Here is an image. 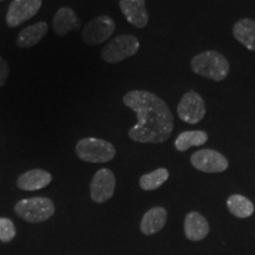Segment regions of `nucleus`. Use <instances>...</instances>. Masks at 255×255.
Segmentation results:
<instances>
[{"label":"nucleus","mask_w":255,"mask_h":255,"mask_svg":"<svg viewBox=\"0 0 255 255\" xmlns=\"http://www.w3.org/2000/svg\"><path fill=\"white\" fill-rule=\"evenodd\" d=\"M116 180L115 175L109 169H101L92 177L90 183V196L97 203L107 202L113 197Z\"/></svg>","instance_id":"9d476101"},{"label":"nucleus","mask_w":255,"mask_h":255,"mask_svg":"<svg viewBox=\"0 0 255 255\" xmlns=\"http://www.w3.org/2000/svg\"><path fill=\"white\" fill-rule=\"evenodd\" d=\"M233 36L247 50L255 52V21L245 18L233 26Z\"/></svg>","instance_id":"dca6fc26"},{"label":"nucleus","mask_w":255,"mask_h":255,"mask_svg":"<svg viewBox=\"0 0 255 255\" xmlns=\"http://www.w3.org/2000/svg\"><path fill=\"white\" fill-rule=\"evenodd\" d=\"M17 234L15 226L12 220L7 218H0V241H12Z\"/></svg>","instance_id":"412c9836"},{"label":"nucleus","mask_w":255,"mask_h":255,"mask_svg":"<svg viewBox=\"0 0 255 255\" xmlns=\"http://www.w3.org/2000/svg\"><path fill=\"white\" fill-rule=\"evenodd\" d=\"M208 141V133L202 130L184 131L177 136L175 141V148L178 151H187L191 146H201Z\"/></svg>","instance_id":"a211bd4d"},{"label":"nucleus","mask_w":255,"mask_h":255,"mask_svg":"<svg viewBox=\"0 0 255 255\" xmlns=\"http://www.w3.org/2000/svg\"><path fill=\"white\" fill-rule=\"evenodd\" d=\"M206 111L205 101L195 91L186 92L177 105V114L180 119L189 124H196L202 121Z\"/></svg>","instance_id":"0eeeda50"},{"label":"nucleus","mask_w":255,"mask_h":255,"mask_svg":"<svg viewBox=\"0 0 255 255\" xmlns=\"http://www.w3.org/2000/svg\"><path fill=\"white\" fill-rule=\"evenodd\" d=\"M190 162L194 168L203 173H222L228 168L227 158L212 149H202L194 152Z\"/></svg>","instance_id":"6e6552de"},{"label":"nucleus","mask_w":255,"mask_h":255,"mask_svg":"<svg viewBox=\"0 0 255 255\" xmlns=\"http://www.w3.org/2000/svg\"><path fill=\"white\" fill-rule=\"evenodd\" d=\"M123 103L137 115V123L129 137L138 143H163L174 129V116L168 104L158 96L145 90H132L124 95Z\"/></svg>","instance_id":"f257e3e1"},{"label":"nucleus","mask_w":255,"mask_h":255,"mask_svg":"<svg viewBox=\"0 0 255 255\" xmlns=\"http://www.w3.org/2000/svg\"><path fill=\"white\" fill-rule=\"evenodd\" d=\"M0 1H4V0H0Z\"/></svg>","instance_id":"5701e85b"},{"label":"nucleus","mask_w":255,"mask_h":255,"mask_svg":"<svg viewBox=\"0 0 255 255\" xmlns=\"http://www.w3.org/2000/svg\"><path fill=\"white\" fill-rule=\"evenodd\" d=\"M9 75V68H8V63L0 57V87L5 84L6 81H7Z\"/></svg>","instance_id":"4be33fe9"},{"label":"nucleus","mask_w":255,"mask_h":255,"mask_svg":"<svg viewBox=\"0 0 255 255\" xmlns=\"http://www.w3.org/2000/svg\"><path fill=\"white\" fill-rule=\"evenodd\" d=\"M115 31L114 20L108 15H100L92 19L83 28L82 39L89 46L100 45L113 36Z\"/></svg>","instance_id":"423d86ee"},{"label":"nucleus","mask_w":255,"mask_h":255,"mask_svg":"<svg viewBox=\"0 0 255 255\" xmlns=\"http://www.w3.org/2000/svg\"><path fill=\"white\" fill-rule=\"evenodd\" d=\"M76 154L82 161L90 163H105L115 157L116 150L111 143L104 139L83 138L76 145Z\"/></svg>","instance_id":"7ed1b4c3"},{"label":"nucleus","mask_w":255,"mask_h":255,"mask_svg":"<svg viewBox=\"0 0 255 255\" xmlns=\"http://www.w3.org/2000/svg\"><path fill=\"white\" fill-rule=\"evenodd\" d=\"M191 70L196 75L215 82H221L229 73L227 58L218 51H205L194 56L190 62Z\"/></svg>","instance_id":"f03ea898"},{"label":"nucleus","mask_w":255,"mask_h":255,"mask_svg":"<svg viewBox=\"0 0 255 255\" xmlns=\"http://www.w3.org/2000/svg\"><path fill=\"white\" fill-rule=\"evenodd\" d=\"M120 8L128 21L133 26L143 28L149 23L145 0H121Z\"/></svg>","instance_id":"9b49d317"},{"label":"nucleus","mask_w":255,"mask_h":255,"mask_svg":"<svg viewBox=\"0 0 255 255\" xmlns=\"http://www.w3.org/2000/svg\"><path fill=\"white\" fill-rule=\"evenodd\" d=\"M227 207L229 212L237 218H248L254 213V206L247 197L234 194L231 195L227 200Z\"/></svg>","instance_id":"6ab92c4d"},{"label":"nucleus","mask_w":255,"mask_h":255,"mask_svg":"<svg viewBox=\"0 0 255 255\" xmlns=\"http://www.w3.org/2000/svg\"><path fill=\"white\" fill-rule=\"evenodd\" d=\"M47 30H49V26H47L45 21H39V23L24 28L18 36V46L23 47V49H28V47L37 45L45 37Z\"/></svg>","instance_id":"f3484780"},{"label":"nucleus","mask_w":255,"mask_h":255,"mask_svg":"<svg viewBox=\"0 0 255 255\" xmlns=\"http://www.w3.org/2000/svg\"><path fill=\"white\" fill-rule=\"evenodd\" d=\"M81 23L77 14L70 7L59 8L53 18V30L59 36H64L70 31H77Z\"/></svg>","instance_id":"4468645a"},{"label":"nucleus","mask_w":255,"mask_h":255,"mask_svg":"<svg viewBox=\"0 0 255 255\" xmlns=\"http://www.w3.org/2000/svg\"><path fill=\"white\" fill-rule=\"evenodd\" d=\"M15 214L27 222H43L55 214V205L47 197L20 200L14 207Z\"/></svg>","instance_id":"20e7f679"},{"label":"nucleus","mask_w":255,"mask_h":255,"mask_svg":"<svg viewBox=\"0 0 255 255\" xmlns=\"http://www.w3.org/2000/svg\"><path fill=\"white\" fill-rule=\"evenodd\" d=\"M168 213L163 207H154L145 213L141 222V231L145 235L155 234L165 226Z\"/></svg>","instance_id":"2eb2a0df"},{"label":"nucleus","mask_w":255,"mask_h":255,"mask_svg":"<svg viewBox=\"0 0 255 255\" xmlns=\"http://www.w3.org/2000/svg\"><path fill=\"white\" fill-rule=\"evenodd\" d=\"M139 40L131 34H120L102 49L101 56L107 63H120L138 52Z\"/></svg>","instance_id":"39448f33"},{"label":"nucleus","mask_w":255,"mask_h":255,"mask_svg":"<svg viewBox=\"0 0 255 255\" xmlns=\"http://www.w3.org/2000/svg\"><path fill=\"white\" fill-rule=\"evenodd\" d=\"M52 181V175L47 173L43 169H32L23 175H20L18 178V188L21 190L33 191L39 190L49 186Z\"/></svg>","instance_id":"f8f14e48"},{"label":"nucleus","mask_w":255,"mask_h":255,"mask_svg":"<svg viewBox=\"0 0 255 255\" xmlns=\"http://www.w3.org/2000/svg\"><path fill=\"white\" fill-rule=\"evenodd\" d=\"M43 0H13L9 5L6 23L9 27H17L38 13Z\"/></svg>","instance_id":"1a4fd4ad"},{"label":"nucleus","mask_w":255,"mask_h":255,"mask_svg":"<svg viewBox=\"0 0 255 255\" xmlns=\"http://www.w3.org/2000/svg\"><path fill=\"white\" fill-rule=\"evenodd\" d=\"M169 178V171L165 168H158L152 173L145 174L139 178V186L143 190H155Z\"/></svg>","instance_id":"aec40b11"},{"label":"nucleus","mask_w":255,"mask_h":255,"mask_svg":"<svg viewBox=\"0 0 255 255\" xmlns=\"http://www.w3.org/2000/svg\"><path fill=\"white\" fill-rule=\"evenodd\" d=\"M186 237L191 241H200L208 235L209 225L205 216L197 212H190L184 220Z\"/></svg>","instance_id":"ddd939ff"}]
</instances>
